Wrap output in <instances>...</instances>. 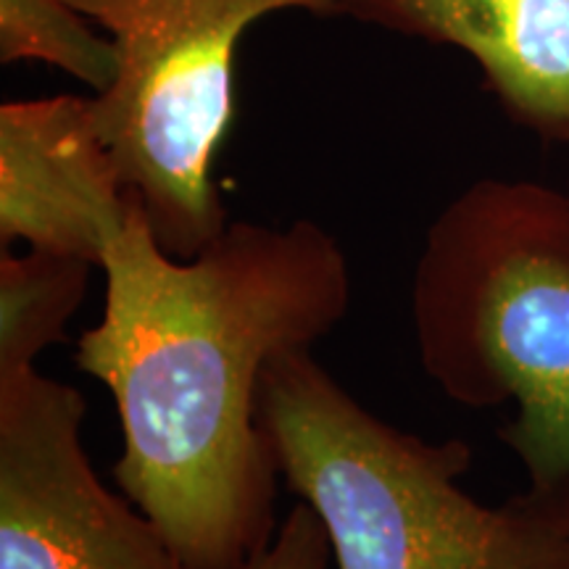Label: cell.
Masks as SVG:
<instances>
[{"label": "cell", "instance_id": "9c48e42d", "mask_svg": "<svg viewBox=\"0 0 569 569\" xmlns=\"http://www.w3.org/2000/svg\"><path fill=\"white\" fill-rule=\"evenodd\" d=\"M88 21L67 0H0V63L46 61L96 92L109 90L119 71L117 46Z\"/></svg>", "mask_w": 569, "mask_h": 569}, {"label": "cell", "instance_id": "7a4b0ae2", "mask_svg": "<svg viewBox=\"0 0 569 569\" xmlns=\"http://www.w3.org/2000/svg\"><path fill=\"white\" fill-rule=\"evenodd\" d=\"M419 365L465 409L515 407L525 498L569 522V190L486 180L446 203L411 277Z\"/></svg>", "mask_w": 569, "mask_h": 569}, {"label": "cell", "instance_id": "30bf717a", "mask_svg": "<svg viewBox=\"0 0 569 569\" xmlns=\"http://www.w3.org/2000/svg\"><path fill=\"white\" fill-rule=\"evenodd\" d=\"M330 561L332 549L322 519L301 501L284 517L272 543L256 553L243 569H327Z\"/></svg>", "mask_w": 569, "mask_h": 569}, {"label": "cell", "instance_id": "3957f363", "mask_svg": "<svg viewBox=\"0 0 569 569\" xmlns=\"http://www.w3.org/2000/svg\"><path fill=\"white\" fill-rule=\"evenodd\" d=\"M259 419L338 569H569V522L525 496L488 507L465 440H425L356 401L315 351L269 361Z\"/></svg>", "mask_w": 569, "mask_h": 569}, {"label": "cell", "instance_id": "6da1fadb", "mask_svg": "<svg viewBox=\"0 0 569 569\" xmlns=\"http://www.w3.org/2000/svg\"><path fill=\"white\" fill-rule=\"evenodd\" d=\"M101 272L103 317L77 338L74 365L117 407L113 480L184 569H243L272 543L282 478L259 419L264 372L343 322L351 261L311 219L230 222L174 259L140 206Z\"/></svg>", "mask_w": 569, "mask_h": 569}, {"label": "cell", "instance_id": "5b68a950", "mask_svg": "<svg viewBox=\"0 0 569 569\" xmlns=\"http://www.w3.org/2000/svg\"><path fill=\"white\" fill-rule=\"evenodd\" d=\"M84 411L80 390L38 367L0 375V569H184L96 475Z\"/></svg>", "mask_w": 569, "mask_h": 569}, {"label": "cell", "instance_id": "8992f818", "mask_svg": "<svg viewBox=\"0 0 569 569\" xmlns=\"http://www.w3.org/2000/svg\"><path fill=\"white\" fill-rule=\"evenodd\" d=\"M140 198L124 188L90 98L0 106V246L77 256L101 269Z\"/></svg>", "mask_w": 569, "mask_h": 569}, {"label": "cell", "instance_id": "277c9868", "mask_svg": "<svg viewBox=\"0 0 569 569\" xmlns=\"http://www.w3.org/2000/svg\"><path fill=\"white\" fill-rule=\"evenodd\" d=\"M109 32L117 80L90 98L119 177L159 246L193 259L230 219L211 169L230 130L246 30L274 11L338 17L346 0H67Z\"/></svg>", "mask_w": 569, "mask_h": 569}, {"label": "cell", "instance_id": "52a82bcc", "mask_svg": "<svg viewBox=\"0 0 569 569\" xmlns=\"http://www.w3.org/2000/svg\"><path fill=\"white\" fill-rule=\"evenodd\" d=\"M343 13L459 48L511 122L569 146V0H346Z\"/></svg>", "mask_w": 569, "mask_h": 569}, {"label": "cell", "instance_id": "ba28073f", "mask_svg": "<svg viewBox=\"0 0 569 569\" xmlns=\"http://www.w3.org/2000/svg\"><path fill=\"white\" fill-rule=\"evenodd\" d=\"M92 269L77 256L34 248L0 253V375L32 369L42 351L67 340Z\"/></svg>", "mask_w": 569, "mask_h": 569}]
</instances>
